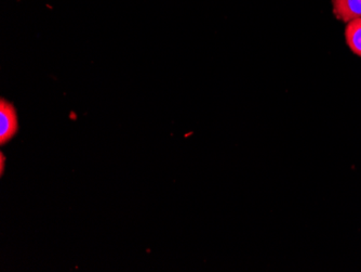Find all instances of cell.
I'll list each match as a JSON object with an SVG mask.
<instances>
[{
    "label": "cell",
    "mask_w": 361,
    "mask_h": 272,
    "mask_svg": "<svg viewBox=\"0 0 361 272\" xmlns=\"http://www.w3.org/2000/svg\"><path fill=\"white\" fill-rule=\"evenodd\" d=\"M18 131L19 121L16 107L3 98L0 100V145L5 146L13 139Z\"/></svg>",
    "instance_id": "1"
},
{
    "label": "cell",
    "mask_w": 361,
    "mask_h": 272,
    "mask_svg": "<svg viewBox=\"0 0 361 272\" xmlns=\"http://www.w3.org/2000/svg\"><path fill=\"white\" fill-rule=\"evenodd\" d=\"M334 13L343 22L361 19V0H334Z\"/></svg>",
    "instance_id": "2"
},
{
    "label": "cell",
    "mask_w": 361,
    "mask_h": 272,
    "mask_svg": "<svg viewBox=\"0 0 361 272\" xmlns=\"http://www.w3.org/2000/svg\"><path fill=\"white\" fill-rule=\"evenodd\" d=\"M345 40L350 49L357 56L361 57V19L348 22L345 30Z\"/></svg>",
    "instance_id": "3"
},
{
    "label": "cell",
    "mask_w": 361,
    "mask_h": 272,
    "mask_svg": "<svg viewBox=\"0 0 361 272\" xmlns=\"http://www.w3.org/2000/svg\"><path fill=\"white\" fill-rule=\"evenodd\" d=\"M5 155H4L3 153H1V176L4 175V168H5V163H4V161H5Z\"/></svg>",
    "instance_id": "4"
}]
</instances>
